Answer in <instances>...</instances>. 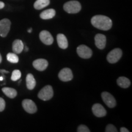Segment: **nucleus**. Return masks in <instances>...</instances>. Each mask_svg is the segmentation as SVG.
<instances>
[{"instance_id":"nucleus-1","label":"nucleus","mask_w":132,"mask_h":132,"mask_svg":"<svg viewBox=\"0 0 132 132\" xmlns=\"http://www.w3.org/2000/svg\"><path fill=\"white\" fill-rule=\"evenodd\" d=\"M91 23L96 28L103 31H108L112 27V20L108 16L102 15L94 16L91 19Z\"/></svg>"},{"instance_id":"nucleus-2","label":"nucleus","mask_w":132,"mask_h":132,"mask_svg":"<svg viewBox=\"0 0 132 132\" xmlns=\"http://www.w3.org/2000/svg\"><path fill=\"white\" fill-rule=\"evenodd\" d=\"M64 9L69 14H77L81 9V4L77 1H70L64 4Z\"/></svg>"},{"instance_id":"nucleus-3","label":"nucleus","mask_w":132,"mask_h":132,"mask_svg":"<svg viewBox=\"0 0 132 132\" xmlns=\"http://www.w3.org/2000/svg\"><path fill=\"white\" fill-rule=\"evenodd\" d=\"M53 96V90L52 87L50 85L45 86L39 91L38 97L44 101L50 100Z\"/></svg>"},{"instance_id":"nucleus-4","label":"nucleus","mask_w":132,"mask_h":132,"mask_svg":"<svg viewBox=\"0 0 132 132\" xmlns=\"http://www.w3.org/2000/svg\"><path fill=\"white\" fill-rule=\"evenodd\" d=\"M122 56V51L120 48H114L107 55V61L111 64L116 63Z\"/></svg>"},{"instance_id":"nucleus-5","label":"nucleus","mask_w":132,"mask_h":132,"mask_svg":"<svg viewBox=\"0 0 132 132\" xmlns=\"http://www.w3.org/2000/svg\"><path fill=\"white\" fill-rule=\"evenodd\" d=\"M77 52L79 56L83 59H89L92 55L91 49L85 45L78 46L77 49Z\"/></svg>"},{"instance_id":"nucleus-6","label":"nucleus","mask_w":132,"mask_h":132,"mask_svg":"<svg viewBox=\"0 0 132 132\" xmlns=\"http://www.w3.org/2000/svg\"><path fill=\"white\" fill-rule=\"evenodd\" d=\"M11 22L9 19H4L0 20V36L3 37H6L11 28Z\"/></svg>"},{"instance_id":"nucleus-7","label":"nucleus","mask_w":132,"mask_h":132,"mask_svg":"<svg viewBox=\"0 0 132 132\" xmlns=\"http://www.w3.org/2000/svg\"><path fill=\"white\" fill-rule=\"evenodd\" d=\"M102 98L104 103L108 106L109 108H112L116 106V102L113 95L108 92H103L102 93Z\"/></svg>"},{"instance_id":"nucleus-8","label":"nucleus","mask_w":132,"mask_h":132,"mask_svg":"<svg viewBox=\"0 0 132 132\" xmlns=\"http://www.w3.org/2000/svg\"><path fill=\"white\" fill-rule=\"evenodd\" d=\"M22 106L27 113L30 114L35 113L37 110L35 103L29 99H24L23 100Z\"/></svg>"},{"instance_id":"nucleus-9","label":"nucleus","mask_w":132,"mask_h":132,"mask_svg":"<svg viewBox=\"0 0 132 132\" xmlns=\"http://www.w3.org/2000/svg\"><path fill=\"white\" fill-rule=\"evenodd\" d=\"M58 77L62 81H69L73 78V73L69 68H64L59 72Z\"/></svg>"},{"instance_id":"nucleus-10","label":"nucleus","mask_w":132,"mask_h":132,"mask_svg":"<svg viewBox=\"0 0 132 132\" xmlns=\"http://www.w3.org/2000/svg\"><path fill=\"white\" fill-rule=\"evenodd\" d=\"M40 40L47 45H50L53 43V37L50 32L47 31H42L39 34Z\"/></svg>"},{"instance_id":"nucleus-11","label":"nucleus","mask_w":132,"mask_h":132,"mask_svg":"<svg viewBox=\"0 0 132 132\" xmlns=\"http://www.w3.org/2000/svg\"><path fill=\"white\" fill-rule=\"evenodd\" d=\"M92 112L95 116L98 118H102L106 114V111L102 105L99 103L94 104L92 108Z\"/></svg>"},{"instance_id":"nucleus-12","label":"nucleus","mask_w":132,"mask_h":132,"mask_svg":"<svg viewBox=\"0 0 132 132\" xmlns=\"http://www.w3.org/2000/svg\"><path fill=\"white\" fill-rule=\"evenodd\" d=\"M95 44L98 49L103 50L106 46V36L102 34H97L95 36Z\"/></svg>"},{"instance_id":"nucleus-13","label":"nucleus","mask_w":132,"mask_h":132,"mask_svg":"<svg viewBox=\"0 0 132 132\" xmlns=\"http://www.w3.org/2000/svg\"><path fill=\"white\" fill-rule=\"evenodd\" d=\"M32 65L36 70L39 71H44L47 68L48 63L46 59H37L34 61Z\"/></svg>"},{"instance_id":"nucleus-14","label":"nucleus","mask_w":132,"mask_h":132,"mask_svg":"<svg viewBox=\"0 0 132 132\" xmlns=\"http://www.w3.org/2000/svg\"><path fill=\"white\" fill-rule=\"evenodd\" d=\"M24 49L23 43L19 39L15 40L12 44V50L15 54H20Z\"/></svg>"},{"instance_id":"nucleus-15","label":"nucleus","mask_w":132,"mask_h":132,"mask_svg":"<svg viewBox=\"0 0 132 132\" xmlns=\"http://www.w3.org/2000/svg\"><path fill=\"white\" fill-rule=\"evenodd\" d=\"M57 42L58 46L62 49H66L68 47V41L64 34H58L57 36Z\"/></svg>"},{"instance_id":"nucleus-16","label":"nucleus","mask_w":132,"mask_h":132,"mask_svg":"<svg viewBox=\"0 0 132 132\" xmlns=\"http://www.w3.org/2000/svg\"><path fill=\"white\" fill-rule=\"evenodd\" d=\"M56 15V11L53 9H47L40 14V17L43 20H48L53 18Z\"/></svg>"},{"instance_id":"nucleus-17","label":"nucleus","mask_w":132,"mask_h":132,"mask_svg":"<svg viewBox=\"0 0 132 132\" xmlns=\"http://www.w3.org/2000/svg\"><path fill=\"white\" fill-rule=\"evenodd\" d=\"M26 86L29 90H32L36 86V81L34 76L31 73L28 74L26 78Z\"/></svg>"},{"instance_id":"nucleus-18","label":"nucleus","mask_w":132,"mask_h":132,"mask_svg":"<svg viewBox=\"0 0 132 132\" xmlns=\"http://www.w3.org/2000/svg\"><path fill=\"white\" fill-rule=\"evenodd\" d=\"M117 83L120 87L122 88H127L130 86V81L129 79L125 77H120L117 80Z\"/></svg>"},{"instance_id":"nucleus-19","label":"nucleus","mask_w":132,"mask_h":132,"mask_svg":"<svg viewBox=\"0 0 132 132\" xmlns=\"http://www.w3.org/2000/svg\"><path fill=\"white\" fill-rule=\"evenodd\" d=\"M3 92L4 94L11 98H14L17 95V92L15 89L11 88V87H3L2 89Z\"/></svg>"},{"instance_id":"nucleus-20","label":"nucleus","mask_w":132,"mask_h":132,"mask_svg":"<svg viewBox=\"0 0 132 132\" xmlns=\"http://www.w3.org/2000/svg\"><path fill=\"white\" fill-rule=\"evenodd\" d=\"M50 3V0H37L34 4V7L36 9L40 10L48 6Z\"/></svg>"},{"instance_id":"nucleus-21","label":"nucleus","mask_w":132,"mask_h":132,"mask_svg":"<svg viewBox=\"0 0 132 132\" xmlns=\"http://www.w3.org/2000/svg\"><path fill=\"white\" fill-rule=\"evenodd\" d=\"M7 59L11 63H17L19 62V57L15 53H9L7 54Z\"/></svg>"},{"instance_id":"nucleus-22","label":"nucleus","mask_w":132,"mask_h":132,"mask_svg":"<svg viewBox=\"0 0 132 132\" xmlns=\"http://www.w3.org/2000/svg\"><path fill=\"white\" fill-rule=\"evenodd\" d=\"M21 73L19 70H14L12 72V76H11V80L14 81L19 80L21 78Z\"/></svg>"},{"instance_id":"nucleus-23","label":"nucleus","mask_w":132,"mask_h":132,"mask_svg":"<svg viewBox=\"0 0 132 132\" xmlns=\"http://www.w3.org/2000/svg\"><path fill=\"white\" fill-rule=\"evenodd\" d=\"M77 131L78 132H90V130L89 129L87 126L85 125H80L77 128Z\"/></svg>"},{"instance_id":"nucleus-24","label":"nucleus","mask_w":132,"mask_h":132,"mask_svg":"<svg viewBox=\"0 0 132 132\" xmlns=\"http://www.w3.org/2000/svg\"><path fill=\"white\" fill-rule=\"evenodd\" d=\"M105 131L106 132H117L116 128L113 124H109L106 126V128H105Z\"/></svg>"},{"instance_id":"nucleus-25","label":"nucleus","mask_w":132,"mask_h":132,"mask_svg":"<svg viewBox=\"0 0 132 132\" xmlns=\"http://www.w3.org/2000/svg\"><path fill=\"white\" fill-rule=\"evenodd\" d=\"M5 106H6V103H5L4 100L0 97V112L4 111Z\"/></svg>"},{"instance_id":"nucleus-26","label":"nucleus","mask_w":132,"mask_h":132,"mask_svg":"<svg viewBox=\"0 0 132 132\" xmlns=\"http://www.w3.org/2000/svg\"><path fill=\"white\" fill-rule=\"evenodd\" d=\"M120 131L121 132H129V130L127 129L125 127H122L120 128Z\"/></svg>"},{"instance_id":"nucleus-27","label":"nucleus","mask_w":132,"mask_h":132,"mask_svg":"<svg viewBox=\"0 0 132 132\" xmlns=\"http://www.w3.org/2000/svg\"><path fill=\"white\" fill-rule=\"evenodd\" d=\"M4 7V3L2 2V1H0V9H3Z\"/></svg>"},{"instance_id":"nucleus-28","label":"nucleus","mask_w":132,"mask_h":132,"mask_svg":"<svg viewBox=\"0 0 132 132\" xmlns=\"http://www.w3.org/2000/svg\"><path fill=\"white\" fill-rule=\"evenodd\" d=\"M0 73H8L9 72L7 70H0Z\"/></svg>"},{"instance_id":"nucleus-29","label":"nucleus","mask_w":132,"mask_h":132,"mask_svg":"<svg viewBox=\"0 0 132 132\" xmlns=\"http://www.w3.org/2000/svg\"><path fill=\"white\" fill-rule=\"evenodd\" d=\"M4 77H0V81H3V80H4Z\"/></svg>"},{"instance_id":"nucleus-30","label":"nucleus","mask_w":132,"mask_h":132,"mask_svg":"<svg viewBox=\"0 0 132 132\" xmlns=\"http://www.w3.org/2000/svg\"><path fill=\"white\" fill-rule=\"evenodd\" d=\"M1 61H2V57H1V54H0V63H1Z\"/></svg>"},{"instance_id":"nucleus-31","label":"nucleus","mask_w":132,"mask_h":132,"mask_svg":"<svg viewBox=\"0 0 132 132\" xmlns=\"http://www.w3.org/2000/svg\"><path fill=\"white\" fill-rule=\"evenodd\" d=\"M32 28H30V29H28V32H29V33L31 32V31H32Z\"/></svg>"},{"instance_id":"nucleus-32","label":"nucleus","mask_w":132,"mask_h":132,"mask_svg":"<svg viewBox=\"0 0 132 132\" xmlns=\"http://www.w3.org/2000/svg\"><path fill=\"white\" fill-rule=\"evenodd\" d=\"M25 51L26 52H28V48L27 47H25Z\"/></svg>"}]
</instances>
